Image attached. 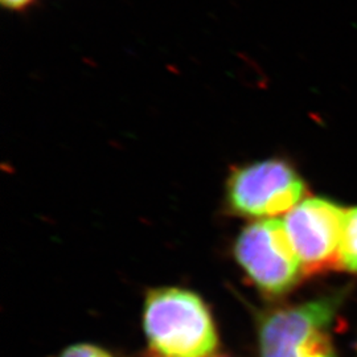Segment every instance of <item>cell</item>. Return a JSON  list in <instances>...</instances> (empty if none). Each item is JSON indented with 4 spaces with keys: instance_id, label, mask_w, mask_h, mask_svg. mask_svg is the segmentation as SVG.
Instances as JSON below:
<instances>
[{
    "instance_id": "1",
    "label": "cell",
    "mask_w": 357,
    "mask_h": 357,
    "mask_svg": "<svg viewBox=\"0 0 357 357\" xmlns=\"http://www.w3.org/2000/svg\"><path fill=\"white\" fill-rule=\"evenodd\" d=\"M143 328L159 357L216 356L218 335L211 311L188 290L165 287L149 294Z\"/></svg>"
},
{
    "instance_id": "2",
    "label": "cell",
    "mask_w": 357,
    "mask_h": 357,
    "mask_svg": "<svg viewBox=\"0 0 357 357\" xmlns=\"http://www.w3.org/2000/svg\"><path fill=\"white\" fill-rule=\"evenodd\" d=\"M347 296L348 289H340L264 314L258 323L259 357H339L332 331Z\"/></svg>"
},
{
    "instance_id": "3",
    "label": "cell",
    "mask_w": 357,
    "mask_h": 357,
    "mask_svg": "<svg viewBox=\"0 0 357 357\" xmlns=\"http://www.w3.org/2000/svg\"><path fill=\"white\" fill-rule=\"evenodd\" d=\"M234 255L255 287L268 296L289 293L305 275L284 224L277 218L248 225L236 241Z\"/></svg>"
},
{
    "instance_id": "4",
    "label": "cell",
    "mask_w": 357,
    "mask_h": 357,
    "mask_svg": "<svg viewBox=\"0 0 357 357\" xmlns=\"http://www.w3.org/2000/svg\"><path fill=\"white\" fill-rule=\"evenodd\" d=\"M306 195L305 180L293 166L280 159L236 169L227 188L228 204L234 213L259 220L289 213Z\"/></svg>"
},
{
    "instance_id": "5",
    "label": "cell",
    "mask_w": 357,
    "mask_h": 357,
    "mask_svg": "<svg viewBox=\"0 0 357 357\" xmlns=\"http://www.w3.org/2000/svg\"><path fill=\"white\" fill-rule=\"evenodd\" d=\"M344 208L324 197H306L283 221L305 275L340 268Z\"/></svg>"
},
{
    "instance_id": "6",
    "label": "cell",
    "mask_w": 357,
    "mask_h": 357,
    "mask_svg": "<svg viewBox=\"0 0 357 357\" xmlns=\"http://www.w3.org/2000/svg\"><path fill=\"white\" fill-rule=\"evenodd\" d=\"M340 268L357 274V206L345 211L340 245Z\"/></svg>"
},
{
    "instance_id": "7",
    "label": "cell",
    "mask_w": 357,
    "mask_h": 357,
    "mask_svg": "<svg viewBox=\"0 0 357 357\" xmlns=\"http://www.w3.org/2000/svg\"><path fill=\"white\" fill-rule=\"evenodd\" d=\"M59 357H114L101 347L91 344H75L68 347Z\"/></svg>"
},
{
    "instance_id": "8",
    "label": "cell",
    "mask_w": 357,
    "mask_h": 357,
    "mask_svg": "<svg viewBox=\"0 0 357 357\" xmlns=\"http://www.w3.org/2000/svg\"><path fill=\"white\" fill-rule=\"evenodd\" d=\"M32 0H1L3 6L10 10H22L28 6Z\"/></svg>"
},
{
    "instance_id": "9",
    "label": "cell",
    "mask_w": 357,
    "mask_h": 357,
    "mask_svg": "<svg viewBox=\"0 0 357 357\" xmlns=\"http://www.w3.org/2000/svg\"><path fill=\"white\" fill-rule=\"evenodd\" d=\"M213 357H227V356H213Z\"/></svg>"
}]
</instances>
